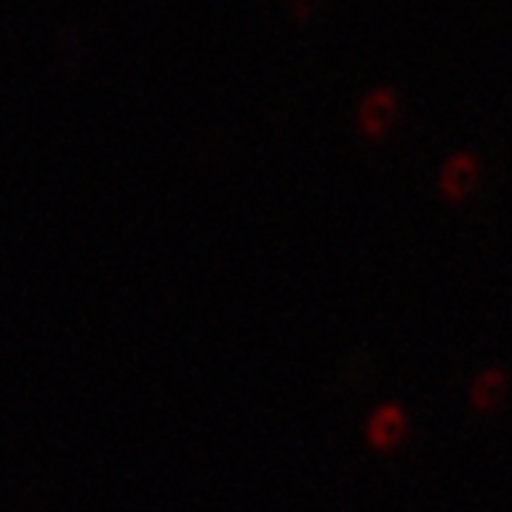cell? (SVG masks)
<instances>
[{
    "instance_id": "6da1fadb",
    "label": "cell",
    "mask_w": 512,
    "mask_h": 512,
    "mask_svg": "<svg viewBox=\"0 0 512 512\" xmlns=\"http://www.w3.org/2000/svg\"><path fill=\"white\" fill-rule=\"evenodd\" d=\"M399 114V94L390 86H379L373 92L367 94L359 106V123H362V131H365L370 140H379L387 134V128L393 126Z\"/></svg>"
},
{
    "instance_id": "7a4b0ae2",
    "label": "cell",
    "mask_w": 512,
    "mask_h": 512,
    "mask_svg": "<svg viewBox=\"0 0 512 512\" xmlns=\"http://www.w3.org/2000/svg\"><path fill=\"white\" fill-rule=\"evenodd\" d=\"M476 183H478V160H476V154H470V151H458V154H453V157L444 163V168H441L439 188H441V194H444V200H450V202L467 200V197L473 194Z\"/></svg>"
},
{
    "instance_id": "5b68a950",
    "label": "cell",
    "mask_w": 512,
    "mask_h": 512,
    "mask_svg": "<svg viewBox=\"0 0 512 512\" xmlns=\"http://www.w3.org/2000/svg\"><path fill=\"white\" fill-rule=\"evenodd\" d=\"M291 6H293V15H296V18H308L313 9L319 6V0H291Z\"/></svg>"
},
{
    "instance_id": "3957f363",
    "label": "cell",
    "mask_w": 512,
    "mask_h": 512,
    "mask_svg": "<svg viewBox=\"0 0 512 512\" xmlns=\"http://www.w3.org/2000/svg\"><path fill=\"white\" fill-rule=\"evenodd\" d=\"M407 433V416L399 404H382L367 424V439L376 450H393Z\"/></svg>"
},
{
    "instance_id": "277c9868",
    "label": "cell",
    "mask_w": 512,
    "mask_h": 512,
    "mask_svg": "<svg viewBox=\"0 0 512 512\" xmlns=\"http://www.w3.org/2000/svg\"><path fill=\"white\" fill-rule=\"evenodd\" d=\"M507 396V373L504 370H484L473 384V407L478 413H493L498 404Z\"/></svg>"
}]
</instances>
